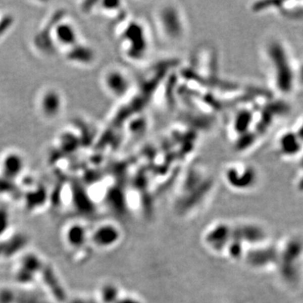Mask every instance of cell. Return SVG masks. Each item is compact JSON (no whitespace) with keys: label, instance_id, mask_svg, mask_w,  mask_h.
Wrapping results in <instances>:
<instances>
[{"label":"cell","instance_id":"obj_1","mask_svg":"<svg viewBox=\"0 0 303 303\" xmlns=\"http://www.w3.org/2000/svg\"><path fill=\"white\" fill-rule=\"evenodd\" d=\"M116 36L119 50L128 60L140 61L146 58L151 47L148 27L138 19L129 20L122 25Z\"/></svg>","mask_w":303,"mask_h":303},{"label":"cell","instance_id":"obj_2","mask_svg":"<svg viewBox=\"0 0 303 303\" xmlns=\"http://www.w3.org/2000/svg\"><path fill=\"white\" fill-rule=\"evenodd\" d=\"M35 113L45 122H55L66 109V97L60 88L46 84L39 88L34 98Z\"/></svg>","mask_w":303,"mask_h":303},{"label":"cell","instance_id":"obj_3","mask_svg":"<svg viewBox=\"0 0 303 303\" xmlns=\"http://www.w3.org/2000/svg\"><path fill=\"white\" fill-rule=\"evenodd\" d=\"M99 83L109 97L118 99L128 93L132 86V77L126 68L118 64H111L101 72Z\"/></svg>","mask_w":303,"mask_h":303},{"label":"cell","instance_id":"obj_4","mask_svg":"<svg viewBox=\"0 0 303 303\" xmlns=\"http://www.w3.org/2000/svg\"><path fill=\"white\" fill-rule=\"evenodd\" d=\"M25 166L26 159L20 150L7 149L0 154V175L5 179H18Z\"/></svg>","mask_w":303,"mask_h":303}]
</instances>
